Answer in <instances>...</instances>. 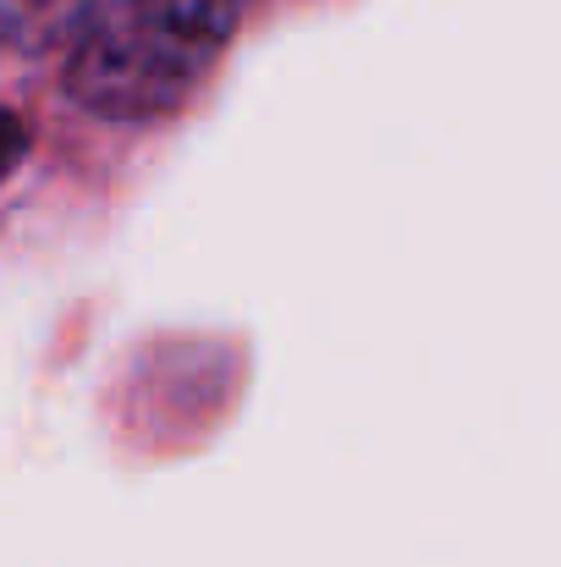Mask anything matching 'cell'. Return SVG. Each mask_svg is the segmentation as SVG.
Wrapping results in <instances>:
<instances>
[{
	"label": "cell",
	"instance_id": "1",
	"mask_svg": "<svg viewBox=\"0 0 561 567\" xmlns=\"http://www.w3.org/2000/svg\"><path fill=\"white\" fill-rule=\"evenodd\" d=\"M242 0H100L72 39L66 94L89 116L155 122L209 78Z\"/></svg>",
	"mask_w": 561,
	"mask_h": 567
},
{
	"label": "cell",
	"instance_id": "2",
	"mask_svg": "<svg viewBox=\"0 0 561 567\" xmlns=\"http://www.w3.org/2000/svg\"><path fill=\"white\" fill-rule=\"evenodd\" d=\"M61 6H72V0H11V17H22V11H39V17H50V11H61Z\"/></svg>",
	"mask_w": 561,
	"mask_h": 567
}]
</instances>
